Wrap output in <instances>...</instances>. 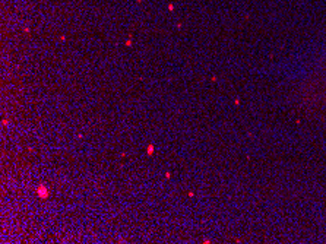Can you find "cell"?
<instances>
[{
    "mask_svg": "<svg viewBox=\"0 0 326 244\" xmlns=\"http://www.w3.org/2000/svg\"><path fill=\"white\" fill-rule=\"evenodd\" d=\"M37 193H38V196L40 197H47L49 196V192H47V189H45L42 184L38 187V190H37Z\"/></svg>",
    "mask_w": 326,
    "mask_h": 244,
    "instance_id": "obj_1",
    "label": "cell"
}]
</instances>
